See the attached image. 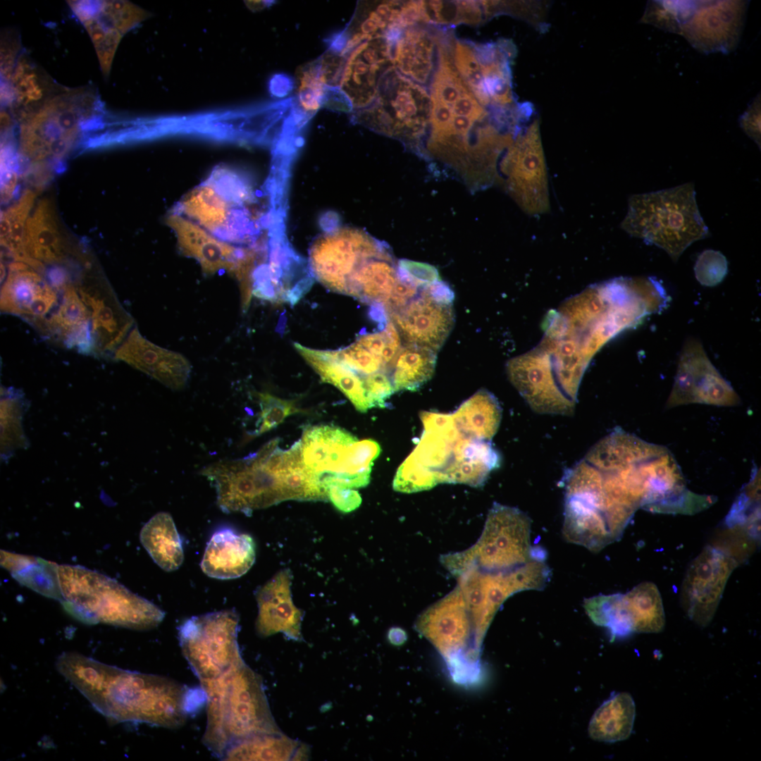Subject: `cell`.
<instances>
[{"instance_id":"cell-1","label":"cell","mask_w":761,"mask_h":761,"mask_svg":"<svg viewBox=\"0 0 761 761\" xmlns=\"http://www.w3.org/2000/svg\"><path fill=\"white\" fill-rule=\"evenodd\" d=\"M56 667L111 723L178 729L187 719L190 690L171 679L125 670L74 652L61 654Z\"/></svg>"},{"instance_id":"cell-2","label":"cell","mask_w":761,"mask_h":761,"mask_svg":"<svg viewBox=\"0 0 761 761\" xmlns=\"http://www.w3.org/2000/svg\"><path fill=\"white\" fill-rule=\"evenodd\" d=\"M656 312L655 297L643 280L617 278L568 299L545 321L596 354L617 335Z\"/></svg>"},{"instance_id":"cell-3","label":"cell","mask_w":761,"mask_h":761,"mask_svg":"<svg viewBox=\"0 0 761 761\" xmlns=\"http://www.w3.org/2000/svg\"><path fill=\"white\" fill-rule=\"evenodd\" d=\"M200 683L206 702L202 742L215 757L221 760L230 745L245 738L280 731L260 676L245 662Z\"/></svg>"},{"instance_id":"cell-4","label":"cell","mask_w":761,"mask_h":761,"mask_svg":"<svg viewBox=\"0 0 761 761\" xmlns=\"http://www.w3.org/2000/svg\"><path fill=\"white\" fill-rule=\"evenodd\" d=\"M65 610L86 624L103 623L131 629L157 626L165 613L117 581L79 565H58Z\"/></svg>"},{"instance_id":"cell-5","label":"cell","mask_w":761,"mask_h":761,"mask_svg":"<svg viewBox=\"0 0 761 761\" xmlns=\"http://www.w3.org/2000/svg\"><path fill=\"white\" fill-rule=\"evenodd\" d=\"M99 111L92 92L79 89L54 94L19 120L20 159L27 166H59Z\"/></svg>"},{"instance_id":"cell-6","label":"cell","mask_w":761,"mask_h":761,"mask_svg":"<svg viewBox=\"0 0 761 761\" xmlns=\"http://www.w3.org/2000/svg\"><path fill=\"white\" fill-rule=\"evenodd\" d=\"M621 228L664 249L674 261L692 243L710 235L693 182L631 197Z\"/></svg>"},{"instance_id":"cell-7","label":"cell","mask_w":761,"mask_h":761,"mask_svg":"<svg viewBox=\"0 0 761 761\" xmlns=\"http://www.w3.org/2000/svg\"><path fill=\"white\" fill-rule=\"evenodd\" d=\"M564 490V536L591 551L619 538L634 514L612 501L600 471L583 459L567 473Z\"/></svg>"},{"instance_id":"cell-8","label":"cell","mask_w":761,"mask_h":761,"mask_svg":"<svg viewBox=\"0 0 761 761\" xmlns=\"http://www.w3.org/2000/svg\"><path fill=\"white\" fill-rule=\"evenodd\" d=\"M431 111L428 89L392 66L380 76L374 101L355 111L352 118L357 123L418 149L430 126Z\"/></svg>"},{"instance_id":"cell-9","label":"cell","mask_w":761,"mask_h":761,"mask_svg":"<svg viewBox=\"0 0 761 761\" xmlns=\"http://www.w3.org/2000/svg\"><path fill=\"white\" fill-rule=\"evenodd\" d=\"M238 629L239 617L233 610L192 617L180 625L182 652L199 681L216 679L245 662Z\"/></svg>"},{"instance_id":"cell-10","label":"cell","mask_w":761,"mask_h":761,"mask_svg":"<svg viewBox=\"0 0 761 761\" xmlns=\"http://www.w3.org/2000/svg\"><path fill=\"white\" fill-rule=\"evenodd\" d=\"M471 566L488 572L509 571L545 555L531 543V519L516 507L495 502L481 537L466 550Z\"/></svg>"},{"instance_id":"cell-11","label":"cell","mask_w":761,"mask_h":761,"mask_svg":"<svg viewBox=\"0 0 761 761\" xmlns=\"http://www.w3.org/2000/svg\"><path fill=\"white\" fill-rule=\"evenodd\" d=\"M389 252L383 242L365 231L341 227L321 235L312 243L309 267L325 287L346 295L347 281L359 262Z\"/></svg>"},{"instance_id":"cell-12","label":"cell","mask_w":761,"mask_h":761,"mask_svg":"<svg viewBox=\"0 0 761 761\" xmlns=\"http://www.w3.org/2000/svg\"><path fill=\"white\" fill-rule=\"evenodd\" d=\"M732 407L740 397L711 363L702 344L689 338L680 354L667 408L688 404Z\"/></svg>"},{"instance_id":"cell-13","label":"cell","mask_w":761,"mask_h":761,"mask_svg":"<svg viewBox=\"0 0 761 761\" xmlns=\"http://www.w3.org/2000/svg\"><path fill=\"white\" fill-rule=\"evenodd\" d=\"M738 564L720 549L708 545L691 562L681 589L686 615L700 626L712 620L727 581Z\"/></svg>"},{"instance_id":"cell-14","label":"cell","mask_w":761,"mask_h":761,"mask_svg":"<svg viewBox=\"0 0 761 761\" xmlns=\"http://www.w3.org/2000/svg\"><path fill=\"white\" fill-rule=\"evenodd\" d=\"M415 626L438 649L450 667H454L457 656L466 655V650L472 662L476 660L471 650L478 657L481 644L459 586L424 611Z\"/></svg>"},{"instance_id":"cell-15","label":"cell","mask_w":761,"mask_h":761,"mask_svg":"<svg viewBox=\"0 0 761 761\" xmlns=\"http://www.w3.org/2000/svg\"><path fill=\"white\" fill-rule=\"evenodd\" d=\"M539 120L519 132L502 162L510 191L526 210L543 211L547 207V182Z\"/></svg>"},{"instance_id":"cell-16","label":"cell","mask_w":761,"mask_h":761,"mask_svg":"<svg viewBox=\"0 0 761 761\" xmlns=\"http://www.w3.org/2000/svg\"><path fill=\"white\" fill-rule=\"evenodd\" d=\"M748 2L695 1L678 34L703 53L733 51L739 42Z\"/></svg>"},{"instance_id":"cell-17","label":"cell","mask_w":761,"mask_h":761,"mask_svg":"<svg viewBox=\"0 0 761 761\" xmlns=\"http://www.w3.org/2000/svg\"><path fill=\"white\" fill-rule=\"evenodd\" d=\"M357 440L345 430L335 426L304 429L300 440L304 466L326 491L332 485L351 488L352 445Z\"/></svg>"},{"instance_id":"cell-18","label":"cell","mask_w":761,"mask_h":761,"mask_svg":"<svg viewBox=\"0 0 761 761\" xmlns=\"http://www.w3.org/2000/svg\"><path fill=\"white\" fill-rule=\"evenodd\" d=\"M58 292L42 273L14 261L8 266L1 285V309L30 321L42 330L59 304Z\"/></svg>"},{"instance_id":"cell-19","label":"cell","mask_w":761,"mask_h":761,"mask_svg":"<svg viewBox=\"0 0 761 761\" xmlns=\"http://www.w3.org/2000/svg\"><path fill=\"white\" fill-rule=\"evenodd\" d=\"M393 47L383 35H378L363 42L349 54L340 89L356 111L374 101L380 76L394 66Z\"/></svg>"},{"instance_id":"cell-20","label":"cell","mask_w":761,"mask_h":761,"mask_svg":"<svg viewBox=\"0 0 761 761\" xmlns=\"http://www.w3.org/2000/svg\"><path fill=\"white\" fill-rule=\"evenodd\" d=\"M388 316L404 345H418L435 352L445 343L455 320L452 304L436 302L421 291L404 307Z\"/></svg>"},{"instance_id":"cell-21","label":"cell","mask_w":761,"mask_h":761,"mask_svg":"<svg viewBox=\"0 0 761 761\" xmlns=\"http://www.w3.org/2000/svg\"><path fill=\"white\" fill-rule=\"evenodd\" d=\"M114 359L140 370L166 387L181 390L191 373L189 361L181 354L161 347L132 329L113 353Z\"/></svg>"},{"instance_id":"cell-22","label":"cell","mask_w":761,"mask_h":761,"mask_svg":"<svg viewBox=\"0 0 761 761\" xmlns=\"http://www.w3.org/2000/svg\"><path fill=\"white\" fill-rule=\"evenodd\" d=\"M166 223L175 231L182 253L196 259L206 274L225 269L237 278L251 256L252 251L220 241L179 215L169 216Z\"/></svg>"},{"instance_id":"cell-23","label":"cell","mask_w":761,"mask_h":761,"mask_svg":"<svg viewBox=\"0 0 761 761\" xmlns=\"http://www.w3.org/2000/svg\"><path fill=\"white\" fill-rule=\"evenodd\" d=\"M291 579L290 571L283 569L257 589L256 629L259 636L267 637L281 632L294 640L301 638L302 614L292 600Z\"/></svg>"},{"instance_id":"cell-24","label":"cell","mask_w":761,"mask_h":761,"mask_svg":"<svg viewBox=\"0 0 761 761\" xmlns=\"http://www.w3.org/2000/svg\"><path fill=\"white\" fill-rule=\"evenodd\" d=\"M99 287L97 285H85L78 289L92 313L96 354L114 353L132 330L133 319L120 305L111 291Z\"/></svg>"},{"instance_id":"cell-25","label":"cell","mask_w":761,"mask_h":761,"mask_svg":"<svg viewBox=\"0 0 761 761\" xmlns=\"http://www.w3.org/2000/svg\"><path fill=\"white\" fill-rule=\"evenodd\" d=\"M255 543L248 534L223 528L208 542L201 568L209 577L231 579L245 574L255 561Z\"/></svg>"},{"instance_id":"cell-26","label":"cell","mask_w":761,"mask_h":761,"mask_svg":"<svg viewBox=\"0 0 761 761\" xmlns=\"http://www.w3.org/2000/svg\"><path fill=\"white\" fill-rule=\"evenodd\" d=\"M23 247L25 264L36 271L44 264L63 262L66 247L59 230L57 218L51 203L42 200L29 216L25 227Z\"/></svg>"},{"instance_id":"cell-27","label":"cell","mask_w":761,"mask_h":761,"mask_svg":"<svg viewBox=\"0 0 761 761\" xmlns=\"http://www.w3.org/2000/svg\"><path fill=\"white\" fill-rule=\"evenodd\" d=\"M438 49L431 26L406 28L393 48L396 69L416 84L430 88L438 67Z\"/></svg>"},{"instance_id":"cell-28","label":"cell","mask_w":761,"mask_h":761,"mask_svg":"<svg viewBox=\"0 0 761 761\" xmlns=\"http://www.w3.org/2000/svg\"><path fill=\"white\" fill-rule=\"evenodd\" d=\"M663 446L649 443L620 428L595 443L583 459L602 471L619 470L666 452Z\"/></svg>"},{"instance_id":"cell-29","label":"cell","mask_w":761,"mask_h":761,"mask_svg":"<svg viewBox=\"0 0 761 761\" xmlns=\"http://www.w3.org/2000/svg\"><path fill=\"white\" fill-rule=\"evenodd\" d=\"M396 264L390 252L364 259L347 281L346 295L384 305L397 281Z\"/></svg>"},{"instance_id":"cell-30","label":"cell","mask_w":761,"mask_h":761,"mask_svg":"<svg viewBox=\"0 0 761 761\" xmlns=\"http://www.w3.org/2000/svg\"><path fill=\"white\" fill-rule=\"evenodd\" d=\"M619 608L631 633H659L665 625L662 598L652 582H643L619 594Z\"/></svg>"},{"instance_id":"cell-31","label":"cell","mask_w":761,"mask_h":761,"mask_svg":"<svg viewBox=\"0 0 761 761\" xmlns=\"http://www.w3.org/2000/svg\"><path fill=\"white\" fill-rule=\"evenodd\" d=\"M294 347L305 361L320 376L322 381L341 390L361 412L370 409L361 376L336 359L330 350H318L299 343Z\"/></svg>"},{"instance_id":"cell-32","label":"cell","mask_w":761,"mask_h":761,"mask_svg":"<svg viewBox=\"0 0 761 761\" xmlns=\"http://www.w3.org/2000/svg\"><path fill=\"white\" fill-rule=\"evenodd\" d=\"M452 415L461 435L490 440L500 426L502 409L491 392L481 389L463 402Z\"/></svg>"},{"instance_id":"cell-33","label":"cell","mask_w":761,"mask_h":761,"mask_svg":"<svg viewBox=\"0 0 761 761\" xmlns=\"http://www.w3.org/2000/svg\"><path fill=\"white\" fill-rule=\"evenodd\" d=\"M140 539L151 559L162 569L172 571L182 564L184 558L182 542L168 513L159 512L152 516L142 528Z\"/></svg>"},{"instance_id":"cell-34","label":"cell","mask_w":761,"mask_h":761,"mask_svg":"<svg viewBox=\"0 0 761 761\" xmlns=\"http://www.w3.org/2000/svg\"><path fill=\"white\" fill-rule=\"evenodd\" d=\"M37 68L25 57H21L16 63L10 83L3 86V100L16 109L19 120L40 106L52 96L49 82ZM5 85V84H4Z\"/></svg>"},{"instance_id":"cell-35","label":"cell","mask_w":761,"mask_h":761,"mask_svg":"<svg viewBox=\"0 0 761 761\" xmlns=\"http://www.w3.org/2000/svg\"><path fill=\"white\" fill-rule=\"evenodd\" d=\"M307 751L280 731L256 734L230 745L222 760H303Z\"/></svg>"},{"instance_id":"cell-36","label":"cell","mask_w":761,"mask_h":761,"mask_svg":"<svg viewBox=\"0 0 761 761\" xmlns=\"http://www.w3.org/2000/svg\"><path fill=\"white\" fill-rule=\"evenodd\" d=\"M635 703L628 693H619L604 702L595 712L588 728L597 741L614 743L627 739L633 730Z\"/></svg>"},{"instance_id":"cell-37","label":"cell","mask_w":761,"mask_h":761,"mask_svg":"<svg viewBox=\"0 0 761 761\" xmlns=\"http://www.w3.org/2000/svg\"><path fill=\"white\" fill-rule=\"evenodd\" d=\"M1 565L17 581L47 597L61 601L57 568L54 563L1 551Z\"/></svg>"},{"instance_id":"cell-38","label":"cell","mask_w":761,"mask_h":761,"mask_svg":"<svg viewBox=\"0 0 761 761\" xmlns=\"http://www.w3.org/2000/svg\"><path fill=\"white\" fill-rule=\"evenodd\" d=\"M437 352L426 347L404 345L392 366L391 380L395 392L415 391L433 376Z\"/></svg>"},{"instance_id":"cell-39","label":"cell","mask_w":761,"mask_h":761,"mask_svg":"<svg viewBox=\"0 0 761 761\" xmlns=\"http://www.w3.org/2000/svg\"><path fill=\"white\" fill-rule=\"evenodd\" d=\"M68 2L89 35L96 49L101 70L104 75L107 76L122 34L97 16L95 1Z\"/></svg>"},{"instance_id":"cell-40","label":"cell","mask_w":761,"mask_h":761,"mask_svg":"<svg viewBox=\"0 0 761 761\" xmlns=\"http://www.w3.org/2000/svg\"><path fill=\"white\" fill-rule=\"evenodd\" d=\"M27 405L24 395L15 388L1 389V456L8 460L16 450L29 443L23 428Z\"/></svg>"},{"instance_id":"cell-41","label":"cell","mask_w":761,"mask_h":761,"mask_svg":"<svg viewBox=\"0 0 761 761\" xmlns=\"http://www.w3.org/2000/svg\"><path fill=\"white\" fill-rule=\"evenodd\" d=\"M35 198V193L27 190L13 205L1 213V245L16 261L25 263L26 260L23 236Z\"/></svg>"},{"instance_id":"cell-42","label":"cell","mask_w":761,"mask_h":761,"mask_svg":"<svg viewBox=\"0 0 761 761\" xmlns=\"http://www.w3.org/2000/svg\"><path fill=\"white\" fill-rule=\"evenodd\" d=\"M423 23L451 26L478 25L486 18L480 1H422Z\"/></svg>"},{"instance_id":"cell-43","label":"cell","mask_w":761,"mask_h":761,"mask_svg":"<svg viewBox=\"0 0 761 761\" xmlns=\"http://www.w3.org/2000/svg\"><path fill=\"white\" fill-rule=\"evenodd\" d=\"M454 63L462 80L478 103L485 106L490 105V99L484 83L483 68L475 54L473 42L456 39Z\"/></svg>"},{"instance_id":"cell-44","label":"cell","mask_w":761,"mask_h":761,"mask_svg":"<svg viewBox=\"0 0 761 761\" xmlns=\"http://www.w3.org/2000/svg\"><path fill=\"white\" fill-rule=\"evenodd\" d=\"M184 206L189 215L209 228L220 226L227 216L225 203L209 187L193 192Z\"/></svg>"},{"instance_id":"cell-45","label":"cell","mask_w":761,"mask_h":761,"mask_svg":"<svg viewBox=\"0 0 761 761\" xmlns=\"http://www.w3.org/2000/svg\"><path fill=\"white\" fill-rule=\"evenodd\" d=\"M438 483L439 471L423 466L411 453L397 470L392 486L395 491L411 493L429 490Z\"/></svg>"},{"instance_id":"cell-46","label":"cell","mask_w":761,"mask_h":761,"mask_svg":"<svg viewBox=\"0 0 761 761\" xmlns=\"http://www.w3.org/2000/svg\"><path fill=\"white\" fill-rule=\"evenodd\" d=\"M454 444L441 434L423 431L411 453L423 466L439 471L451 460Z\"/></svg>"},{"instance_id":"cell-47","label":"cell","mask_w":761,"mask_h":761,"mask_svg":"<svg viewBox=\"0 0 761 761\" xmlns=\"http://www.w3.org/2000/svg\"><path fill=\"white\" fill-rule=\"evenodd\" d=\"M400 335L390 318L382 331L362 334L357 340L379 359L385 371L392 368L402 347Z\"/></svg>"},{"instance_id":"cell-48","label":"cell","mask_w":761,"mask_h":761,"mask_svg":"<svg viewBox=\"0 0 761 761\" xmlns=\"http://www.w3.org/2000/svg\"><path fill=\"white\" fill-rule=\"evenodd\" d=\"M493 470L483 463L452 457L450 462L439 471L440 483H463L479 487L484 484Z\"/></svg>"},{"instance_id":"cell-49","label":"cell","mask_w":761,"mask_h":761,"mask_svg":"<svg viewBox=\"0 0 761 761\" xmlns=\"http://www.w3.org/2000/svg\"><path fill=\"white\" fill-rule=\"evenodd\" d=\"M96 14L121 34L144 16L143 11L131 4L120 1H97Z\"/></svg>"},{"instance_id":"cell-50","label":"cell","mask_w":761,"mask_h":761,"mask_svg":"<svg viewBox=\"0 0 761 761\" xmlns=\"http://www.w3.org/2000/svg\"><path fill=\"white\" fill-rule=\"evenodd\" d=\"M261 413L255 435L266 433L281 423L286 417L299 412V409L291 400H283L271 394H259Z\"/></svg>"},{"instance_id":"cell-51","label":"cell","mask_w":761,"mask_h":761,"mask_svg":"<svg viewBox=\"0 0 761 761\" xmlns=\"http://www.w3.org/2000/svg\"><path fill=\"white\" fill-rule=\"evenodd\" d=\"M20 173L18 153L8 135L1 148V200L3 204L8 203L14 197Z\"/></svg>"},{"instance_id":"cell-52","label":"cell","mask_w":761,"mask_h":761,"mask_svg":"<svg viewBox=\"0 0 761 761\" xmlns=\"http://www.w3.org/2000/svg\"><path fill=\"white\" fill-rule=\"evenodd\" d=\"M332 355L359 376H365L383 370L379 359L356 342L339 350H330Z\"/></svg>"},{"instance_id":"cell-53","label":"cell","mask_w":761,"mask_h":761,"mask_svg":"<svg viewBox=\"0 0 761 761\" xmlns=\"http://www.w3.org/2000/svg\"><path fill=\"white\" fill-rule=\"evenodd\" d=\"M694 271L695 278L700 284L712 287L721 283L726 276L728 263L720 252L707 249L698 256Z\"/></svg>"},{"instance_id":"cell-54","label":"cell","mask_w":761,"mask_h":761,"mask_svg":"<svg viewBox=\"0 0 761 761\" xmlns=\"http://www.w3.org/2000/svg\"><path fill=\"white\" fill-rule=\"evenodd\" d=\"M399 280L419 290L440 280L438 270L432 265L409 259H400L396 264Z\"/></svg>"},{"instance_id":"cell-55","label":"cell","mask_w":761,"mask_h":761,"mask_svg":"<svg viewBox=\"0 0 761 761\" xmlns=\"http://www.w3.org/2000/svg\"><path fill=\"white\" fill-rule=\"evenodd\" d=\"M487 12L491 18L498 13L513 14L536 25L542 20L545 8L537 1H488Z\"/></svg>"},{"instance_id":"cell-56","label":"cell","mask_w":761,"mask_h":761,"mask_svg":"<svg viewBox=\"0 0 761 761\" xmlns=\"http://www.w3.org/2000/svg\"><path fill=\"white\" fill-rule=\"evenodd\" d=\"M362 379L369 407H385V401L395 392L387 372L381 370L363 376Z\"/></svg>"},{"instance_id":"cell-57","label":"cell","mask_w":761,"mask_h":761,"mask_svg":"<svg viewBox=\"0 0 761 761\" xmlns=\"http://www.w3.org/2000/svg\"><path fill=\"white\" fill-rule=\"evenodd\" d=\"M420 419L425 431L438 433L453 443L462 435L452 414L423 411L420 413Z\"/></svg>"},{"instance_id":"cell-58","label":"cell","mask_w":761,"mask_h":761,"mask_svg":"<svg viewBox=\"0 0 761 761\" xmlns=\"http://www.w3.org/2000/svg\"><path fill=\"white\" fill-rule=\"evenodd\" d=\"M328 499L339 511L348 513L357 509L361 503V497L357 490L332 485L327 490Z\"/></svg>"},{"instance_id":"cell-59","label":"cell","mask_w":761,"mask_h":761,"mask_svg":"<svg viewBox=\"0 0 761 761\" xmlns=\"http://www.w3.org/2000/svg\"><path fill=\"white\" fill-rule=\"evenodd\" d=\"M454 116H465L476 120L486 118L489 112L476 100L471 91L464 93L451 107Z\"/></svg>"},{"instance_id":"cell-60","label":"cell","mask_w":761,"mask_h":761,"mask_svg":"<svg viewBox=\"0 0 761 761\" xmlns=\"http://www.w3.org/2000/svg\"><path fill=\"white\" fill-rule=\"evenodd\" d=\"M1 49V70L4 80H10L13 69L16 66L15 60L19 49L18 43L16 39L8 38L4 39Z\"/></svg>"},{"instance_id":"cell-61","label":"cell","mask_w":761,"mask_h":761,"mask_svg":"<svg viewBox=\"0 0 761 761\" xmlns=\"http://www.w3.org/2000/svg\"><path fill=\"white\" fill-rule=\"evenodd\" d=\"M741 125L757 143L760 140V99H755L742 117ZM760 144V143H759Z\"/></svg>"},{"instance_id":"cell-62","label":"cell","mask_w":761,"mask_h":761,"mask_svg":"<svg viewBox=\"0 0 761 761\" xmlns=\"http://www.w3.org/2000/svg\"><path fill=\"white\" fill-rule=\"evenodd\" d=\"M423 295L433 301L443 304H452L454 294L450 286L440 279L421 289Z\"/></svg>"}]
</instances>
